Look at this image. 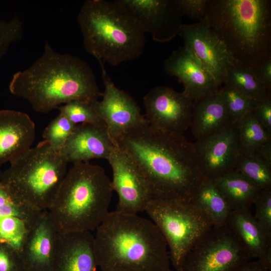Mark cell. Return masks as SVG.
I'll list each match as a JSON object with an SVG mask.
<instances>
[{
    "instance_id": "obj_22",
    "label": "cell",
    "mask_w": 271,
    "mask_h": 271,
    "mask_svg": "<svg viewBox=\"0 0 271 271\" xmlns=\"http://www.w3.org/2000/svg\"><path fill=\"white\" fill-rule=\"evenodd\" d=\"M226 224L242 242L250 258H259L271 248V233L259 224L249 209L231 210Z\"/></svg>"
},
{
    "instance_id": "obj_18",
    "label": "cell",
    "mask_w": 271,
    "mask_h": 271,
    "mask_svg": "<svg viewBox=\"0 0 271 271\" xmlns=\"http://www.w3.org/2000/svg\"><path fill=\"white\" fill-rule=\"evenodd\" d=\"M91 231L58 233L52 271H97Z\"/></svg>"
},
{
    "instance_id": "obj_19",
    "label": "cell",
    "mask_w": 271,
    "mask_h": 271,
    "mask_svg": "<svg viewBox=\"0 0 271 271\" xmlns=\"http://www.w3.org/2000/svg\"><path fill=\"white\" fill-rule=\"evenodd\" d=\"M115 144L105 126L79 124L75 126L60 153L68 163L73 164L95 159L107 160Z\"/></svg>"
},
{
    "instance_id": "obj_4",
    "label": "cell",
    "mask_w": 271,
    "mask_h": 271,
    "mask_svg": "<svg viewBox=\"0 0 271 271\" xmlns=\"http://www.w3.org/2000/svg\"><path fill=\"white\" fill-rule=\"evenodd\" d=\"M204 19L234 61L254 69L271 56V1L207 0Z\"/></svg>"
},
{
    "instance_id": "obj_32",
    "label": "cell",
    "mask_w": 271,
    "mask_h": 271,
    "mask_svg": "<svg viewBox=\"0 0 271 271\" xmlns=\"http://www.w3.org/2000/svg\"><path fill=\"white\" fill-rule=\"evenodd\" d=\"M22 22L18 18L5 21L0 18V60L6 54L11 45L21 39Z\"/></svg>"
},
{
    "instance_id": "obj_28",
    "label": "cell",
    "mask_w": 271,
    "mask_h": 271,
    "mask_svg": "<svg viewBox=\"0 0 271 271\" xmlns=\"http://www.w3.org/2000/svg\"><path fill=\"white\" fill-rule=\"evenodd\" d=\"M219 92L232 123L251 113L258 101L227 85L221 86Z\"/></svg>"
},
{
    "instance_id": "obj_29",
    "label": "cell",
    "mask_w": 271,
    "mask_h": 271,
    "mask_svg": "<svg viewBox=\"0 0 271 271\" xmlns=\"http://www.w3.org/2000/svg\"><path fill=\"white\" fill-rule=\"evenodd\" d=\"M60 113L64 115L75 125L90 124L105 126L91 103L75 100L58 108Z\"/></svg>"
},
{
    "instance_id": "obj_26",
    "label": "cell",
    "mask_w": 271,
    "mask_h": 271,
    "mask_svg": "<svg viewBox=\"0 0 271 271\" xmlns=\"http://www.w3.org/2000/svg\"><path fill=\"white\" fill-rule=\"evenodd\" d=\"M260 190L271 188V165L255 152L240 153L235 169Z\"/></svg>"
},
{
    "instance_id": "obj_35",
    "label": "cell",
    "mask_w": 271,
    "mask_h": 271,
    "mask_svg": "<svg viewBox=\"0 0 271 271\" xmlns=\"http://www.w3.org/2000/svg\"><path fill=\"white\" fill-rule=\"evenodd\" d=\"M182 16L201 22L205 17L207 0H177Z\"/></svg>"
},
{
    "instance_id": "obj_31",
    "label": "cell",
    "mask_w": 271,
    "mask_h": 271,
    "mask_svg": "<svg viewBox=\"0 0 271 271\" xmlns=\"http://www.w3.org/2000/svg\"><path fill=\"white\" fill-rule=\"evenodd\" d=\"M30 228L26 222L19 218H0V241L10 245L19 252Z\"/></svg>"
},
{
    "instance_id": "obj_15",
    "label": "cell",
    "mask_w": 271,
    "mask_h": 271,
    "mask_svg": "<svg viewBox=\"0 0 271 271\" xmlns=\"http://www.w3.org/2000/svg\"><path fill=\"white\" fill-rule=\"evenodd\" d=\"M146 33L158 42H167L183 25L177 0H118Z\"/></svg>"
},
{
    "instance_id": "obj_40",
    "label": "cell",
    "mask_w": 271,
    "mask_h": 271,
    "mask_svg": "<svg viewBox=\"0 0 271 271\" xmlns=\"http://www.w3.org/2000/svg\"><path fill=\"white\" fill-rule=\"evenodd\" d=\"M171 271H174V270H171Z\"/></svg>"
},
{
    "instance_id": "obj_16",
    "label": "cell",
    "mask_w": 271,
    "mask_h": 271,
    "mask_svg": "<svg viewBox=\"0 0 271 271\" xmlns=\"http://www.w3.org/2000/svg\"><path fill=\"white\" fill-rule=\"evenodd\" d=\"M58 233L48 211H42L29 229L19 251L25 271H52Z\"/></svg>"
},
{
    "instance_id": "obj_21",
    "label": "cell",
    "mask_w": 271,
    "mask_h": 271,
    "mask_svg": "<svg viewBox=\"0 0 271 271\" xmlns=\"http://www.w3.org/2000/svg\"><path fill=\"white\" fill-rule=\"evenodd\" d=\"M232 123L219 90L193 102L190 128L197 140Z\"/></svg>"
},
{
    "instance_id": "obj_38",
    "label": "cell",
    "mask_w": 271,
    "mask_h": 271,
    "mask_svg": "<svg viewBox=\"0 0 271 271\" xmlns=\"http://www.w3.org/2000/svg\"><path fill=\"white\" fill-rule=\"evenodd\" d=\"M261 260L247 261L239 265L234 271H270Z\"/></svg>"
},
{
    "instance_id": "obj_7",
    "label": "cell",
    "mask_w": 271,
    "mask_h": 271,
    "mask_svg": "<svg viewBox=\"0 0 271 271\" xmlns=\"http://www.w3.org/2000/svg\"><path fill=\"white\" fill-rule=\"evenodd\" d=\"M68 163L43 140L10 162L1 182L17 201L38 211L48 210L68 171Z\"/></svg>"
},
{
    "instance_id": "obj_30",
    "label": "cell",
    "mask_w": 271,
    "mask_h": 271,
    "mask_svg": "<svg viewBox=\"0 0 271 271\" xmlns=\"http://www.w3.org/2000/svg\"><path fill=\"white\" fill-rule=\"evenodd\" d=\"M76 126L64 115L59 113L45 128L42 137L53 148L60 152Z\"/></svg>"
},
{
    "instance_id": "obj_23",
    "label": "cell",
    "mask_w": 271,
    "mask_h": 271,
    "mask_svg": "<svg viewBox=\"0 0 271 271\" xmlns=\"http://www.w3.org/2000/svg\"><path fill=\"white\" fill-rule=\"evenodd\" d=\"M212 180L231 210L249 209L261 190L236 170Z\"/></svg>"
},
{
    "instance_id": "obj_17",
    "label": "cell",
    "mask_w": 271,
    "mask_h": 271,
    "mask_svg": "<svg viewBox=\"0 0 271 271\" xmlns=\"http://www.w3.org/2000/svg\"><path fill=\"white\" fill-rule=\"evenodd\" d=\"M164 68L182 83V92L193 102L217 91L220 87L213 76L184 47L173 51L165 60Z\"/></svg>"
},
{
    "instance_id": "obj_25",
    "label": "cell",
    "mask_w": 271,
    "mask_h": 271,
    "mask_svg": "<svg viewBox=\"0 0 271 271\" xmlns=\"http://www.w3.org/2000/svg\"><path fill=\"white\" fill-rule=\"evenodd\" d=\"M223 85H229L257 101L271 94V90L258 79L253 68L235 61L227 68Z\"/></svg>"
},
{
    "instance_id": "obj_14",
    "label": "cell",
    "mask_w": 271,
    "mask_h": 271,
    "mask_svg": "<svg viewBox=\"0 0 271 271\" xmlns=\"http://www.w3.org/2000/svg\"><path fill=\"white\" fill-rule=\"evenodd\" d=\"M193 146L204 178L214 179L234 170L240 154L236 123L197 140Z\"/></svg>"
},
{
    "instance_id": "obj_5",
    "label": "cell",
    "mask_w": 271,
    "mask_h": 271,
    "mask_svg": "<svg viewBox=\"0 0 271 271\" xmlns=\"http://www.w3.org/2000/svg\"><path fill=\"white\" fill-rule=\"evenodd\" d=\"M113 192L102 167L89 162L74 163L47 210L57 232L96 230L110 212Z\"/></svg>"
},
{
    "instance_id": "obj_8",
    "label": "cell",
    "mask_w": 271,
    "mask_h": 271,
    "mask_svg": "<svg viewBox=\"0 0 271 271\" xmlns=\"http://www.w3.org/2000/svg\"><path fill=\"white\" fill-rule=\"evenodd\" d=\"M145 211L164 236L176 271L181 270L192 247L213 226L191 202L151 199Z\"/></svg>"
},
{
    "instance_id": "obj_9",
    "label": "cell",
    "mask_w": 271,
    "mask_h": 271,
    "mask_svg": "<svg viewBox=\"0 0 271 271\" xmlns=\"http://www.w3.org/2000/svg\"><path fill=\"white\" fill-rule=\"evenodd\" d=\"M250 259L227 224L213 226L190 249L180 271H234Z\"/></svg>"
},
{
    "instance_id": "obj_3",
    "label": "cell",
    "mask_w": 271,
    "mask_h": 271,
    "mask_svg": "<svg viewBox=\"0 0 271 271\" xmlns=\"http://www.w3.org/2000/svg\"><path fill=\"white\" fill-rule=\"evenodd\" d=\"M94 250L102 271H171L167 242L151 220L110 212L96 229Z\"/></svg>"
},
{
    "instance_id": "obj_33",
    "label": "cell",
    "mask_w": 271,
    "mask_h": 271,
    "mask_svg": "<svg viewBox=\"0 0 271 271\" xmlns=\"http://www.w3.org/2000/svg\"><path fill=\"white\" fill-rule=\"evenodd\" d=\"M253 204L255 206L254 217L267 232L271 233V188L261 190Z\"/></svg>"
},
{
    "instance_id": "obj_6",
    "label": "cell",
    "mask_w": 271,
    "mask_h": 271,
    "mask_svg": "<svg viewBox=\"0 0 271 271\" xmlns=\"http://www.w3.org/2000/svg\"><path fill=\"white\" fill-rule=\"evenodd\" d=\"M77 22L86 51L99 63L115 66L140 57L145 33L118 0H87Z\"/></svg>"
},
{
    "instance_id": "obj_36",
    "label": "cell",
    "mask_w": 271,
    "mask_h": 271,
    "mask_svg": "<svg viewBox=\"0 0 271 271\" xmlns=\"http://www.w3.org/2000/svg\"><path fill=\"white\" fill-rule=\"evenodd\" d=\"M251 113L256 120L271 136V94L258 100Z\"/></svg>"
},
{
    "instance_id": "obj_34",
    "label": "cell",
    "mask_w": 271,
    "mask_h": 271,
    "mask_svg": "<svg viewBox=\"0 0 271 271\" xmlns=\"http://www.w3.org/2000/svg\"><path fill=\"white\" fill-rule=\"evenodd\" d=\"M0 271H25L19 251L0 241Z\"/></svg>"
},
{
    "instance_id": "obj_37",
    "label": "cell",
    "mask_w": 271,
    "mask_h": 271,
    "mask_svg": "<svg viewBox=\"0 0 271 271\" xmlns=\"http://www.w3.org/2000/svg\"><path fill=\"white\" fill-rule=\"evenodd\" d=\"M254 71L259 81L271 90V56L265 59Z\"/></svg>"
},
{
    "instance_id": "obj_11",
    "label": "cell",
    "mask_w": 271,
    "mask_h": 271,
    "mask_svg": "<svg viewBox=\"0 0 271 271\" xmlns=\"http://www.w3.org/2000/svg\"><path fill=\"white\" fill-rule=\"evenodd\" d=\"M99 64L104 91L100 100L91 104L104 122L110 138L116 143L127 131L148 122L132 97L118 88L108 75L104 64Z\"/></svg>"
},
{
    "instance_id": "obj_27",
    "label": "cell",
    "mask_w": 271,
    "mask_h": 271,
    "mask_svg": "<svg viewBox=\"0 0 271 271\" xmlns=\"http://www.w3.org/2000/svg\"><path fill=\"white\" fill-rule=\"evenodd\" d=\"M236 123L240 153L254 152L263 144L271 141L269 135L250 113Z\"/></svg>"
},
{
    "instance_id": "obj_39",
    "label": "cell",
    "mask_w": 271,
    "mask_h": 271,
    "mask_svg": "<svg viewBox=\"0 0 271 271\" xmlns=\"http://www.w3.org/2000/svg\"><path fill=\"white\" fill-rule=\"evenodd\" d=\"M253 152L271 165V141L263 144Z\"/></svg>"
},
{
    "instance_id": "obj_12",
    "label": "cell",
    "mask_w": 271,
    "mask_h": 271,
    "mask_svg": "<svg viewBox=\"0 0 271 271\" xmlns=\"http://www.w3.org/2000/svg\"><path fill=\"white\" fill-rule=\"evenodd\" d=\"M107 161L112 170V189L118 195L116 210L133 214L145 211L151 196L138 167L116 143Z\"/></svg>"
},
{
    "instance_id": "obj_20",
    "label": "cell",
    "mask_w": 271,
    "mask_h": 271,
    "mask_svg": "<svg viewBox=\"0 0 271 271\" xmlns=\"http://www.w3.org/2000/svg\"><path fill=\"white\" fill-rule=\"evenodd\" d=\"M35 134V123L27 113L0 110V167L30 149Z\"/></svg>"
},
{
    "instance_id": "obj_13",
    "label": "cell",
    "mask_w": 271,
    "mask_h": 271,
    "mask_svg": "<svg viewBox=\"0 0 271 271\" xmlns=\"http://www.w3.org/2000/svg\"><path fill=\"white\" fill-rule=\"evenodd\" d=\"M179 35L183 40L184 47L221 87L227 68L234 61L205 19L194 24H183Z\"/></svg>"
},
{
    "instance_id": "obj_2",
    "label": "cell",
    "mask_w": 271,
    "mask_h": 271,
    "mask_svg": "<svg viewBox=\"0 0 271 271\" xmlns=\"http://www.w3.org/2000/svg\"><path fill=\"white\" fill-rule=\"evenodd\" d=\"M9 90L27 100L35 111L44 113L72 100L92 103L102 94L85 61L57 52L48 42L29 67L13 75Z\"/></svg>"
},
{
    "instance_id": "obj_10",
    "label": "cell",
    "mask_w": 271,
    "mask_h": 271,
    "mask_svg": "<svg viewBox=\"0 0 271 271\" xmlns=\"http://www.w3.org/2000/svg\"><path fill=\"white\" fill-rule=\"evenodd\" d=\"M143 101L145 117L152 127L180 134L190 127L193 101L183 92L158 86L144 96Z\"/></svg>"
},
{
    "instance_id": "obj_24",
    "label": "cell",
    "mask_w": 271,
    "mask_h": 271,
    "mask_svg": "<svg viewBox=\"0 0 271 271\" xmlns=\"http://www.w3.org/2000/svg\"><path fill=\"white\" fill-rule=\"evenodd\" d=\"M190 202L201 210L213 226L226 224L231 210L212 179H203Z\"/></svg>"
},
{
    "instance_id": "obj_1",
    "label": "cell",
    "mask_w": 271,
    "mask_h": 271,
    "mask_svg": "<svg viewBox=\"0 0 271 271\" xmlns=\"http://www.w3.org/2000/svg\"><path fill=\"white\" fill-rule=\"evenodd\" d=\"M116 143L142 174L151 199L190 202L204 179L193 143L183 134L158 130L147 122Z\"/></svg>"
}]
</instances>
